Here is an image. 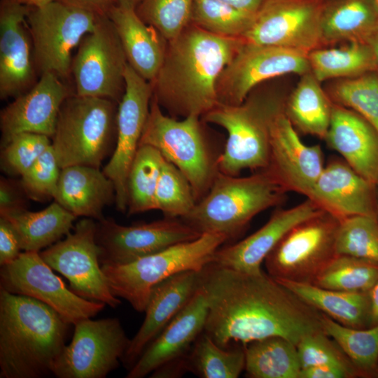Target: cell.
I'll return each instance as SVG.
<instances>
[{
	"mask_svg": "<svg viewBox=\"0 0 378 378\" xmlns=\"http://www.w3.org/2000/svg\"><path fill=\"white\" fill-rule=\"evenodd\" d=\"M200 286L208 304L204 332L223 348L272 336L297 345L323 330L322 314L263 270L244 272L210 262L201 270Z\"/></svg>",
	"mask_w": 378,
	"mask_h": 378,
	"instance_id": "cell-1",
	"label": "cell"
},
{
	"mask_svg": "<svg viewBox=\"0 0 378 378\" xmlns=\"http://www.w3.org/2000/svg\"><path fill=\"white\" fill-rule=\"evenodd\" d=\"M244 42L242 37L214 34L190 23L167 42L151 82L153 97L171 114L203 116L219 104L220 76Z\"/></svg>",
	"mask_w": 378,
	"mask_h": 378,
	"instance_id": "cell-2",
	"label": "cell"
},
{
	"mask_svg": "<svg viewBox=\"0 0 378 378\" xmlns=\"http://www.w3.org/2000/svg\"><path fill=\"white\" fill-rule=\"evenodd\" d=\"M69 325L42 302L0 288V378L52 374Z\"/></svg>",
	"mask_w": 378,
	"mask_h": 378,
	"instance_id": "cell-3",
	"label": "cell"
},
{
	"mask_svg": "<svg viewBox=\"0 0 378 378\" xmlns=\"http://www.w3.org/2000/svg\"><path fill=\"white\" fill-rule=\"evenodd\" d=\"M287 192L267 170L239 177L218 172L209 192L181 218L200 234L237 237L260 212L284 201Z\"/></svg>",
	"mask_w": 378,
	"mask_h": 378,
	"instance_id": "cell-4",
	"label": "cell"
},
{
	"mask_svg": "<svg viewBox=\"0 0 378 378\" xmlns=\"http://www.w3.org/2000/svg\"><path fill=\"white\" fill-rule=\"evenodd\" d=\"M284 101L274 94H250L240 104H218L202 116L204 122L227 133L218 160L220 172L239 176L243 170L255 172L267 168L270 123Z\"/></svg>",
	"mask_w": 378,
	"mask_h": 378,
	"instance_id": "cell-5",
	"label": "cell"
},
{
	"mask_svg": "<svg viewBox=\"0 0 378 378\" xmlns=\"http://www.w3.org/2000/svg\"><path fill=\"white\" fill-rule=\"evenodd\" d=\"M139 145L156 148L177 167L190 182L197 202L207 194L219 172L223 148H216L208 139L200 116L181 120L167 116L153 95Z\"/></svg>",
	"mask_w": 378,
	"mask_h": 378,
	"instance_id": "cell-6",
	"label": "cell"
},
{
	"mask_svg": "<svg viewBox=\"0 0 378 378\" xmlns=\"http://www.w3.org/2000/svg\"><path fill=\"white\" fill-rule=\"evenodd\" d=\"M227 241L222 234L203 233L196 239L176 244L127 264L101 265L102 269L113 294L143 312L155 285L179 272L202 270Z\"/></svg>",
	"mask_w": 378,
	"mask_h": 378,
	"instance_id": "cell-7",
	"label": "cell"
},
{
	"mask_svg": "<svg viewBox=\"0 0 378 378\" xmlns=\"http://www.w3.org/2000/svg\"><path fill=\"white\" fill-rule=\"evenodd\" d=\"M115 102L75 93L63 102L52 136V148L61 169L71 165L99 168L116 130Z\"/></svg>",
	"mask_w": 378,
	"mask_h": 378,
	"instance_id": "cell-8",
	"label": "cell"
},
{
	"mask_svg": "<svg viewBox=\"0 0 378 378\" xmlns=\"http://www.w3.org/2000/svg\"><path fill=\"white\" fill-rule=\"evenodd\" d=\"M100 16L59 0L29 10L27 22L39 74L51 72L62 80L68 78L74 50L94 29Z\"/></svg>",
	"mask_w": 378,
	"mask_h": 378,
	"instance_id": "cell-9",
	"label": "cell"
},
{
	"mask_svg": "<svg viewBox=\"0 0 378 378\" xmlns=\"http://www.w3.org/2000/svg\"><path fill=\"white\" fill-rule=\"evenodd\" d=\"M340 221L322 211L294 225L266 257L267 274L277 281L314 284L336 255Z\"/></svg>",
	"mask_w": 378,
	"mask_h": 378,
	"instance_id": "cell-10",
	"label": "cell"
},
{
	"mask_svg": "<svg viewBox=\"0 0 378 378\" xmlns=\"http://www.w3.org/2000/svg\"><path fill=\"white\" fill-rule=\"evenodd\" d=\"M96 233L97 223L84 218L76 223L64 239L39 254L47 265L68 279L70 289L76 294L116 308L121 302L111 292L100 265Z\"/></svg>",
	"mask_w": 378,
	"mask_h": 378,
	"instance_id": "cell-11",
	"label": "cell"
},
{
	"mask_svg": "<svg viewBox=\"0 0 378 378\" xmlns=\"http://www.w3.org/2000/svg\"><path fill=\"white\" fill-rule=\"evenodd\" d=\"M127 60L117 32L106 15L85 36L73 57L75 94L119 103L125 90Z\"/></svg>",
	"mask_w": 378,
	"mask_h": 378,
	"instance_id": "cell-12",
	"label": "cell"
},
{
	"mask_svg": "<svg viewBox=\"0 0 378 378\" xmlns=\"http://www.w3.org/2000/svg\"><path fill=\"white\" fill-rule=\"evenodd\" d=\"M74 326L71 342L57 360V378H104L116 369L130 340L118 318L81 320Z\"/></svg>",
	"mask_w": 378,
	"mask_h": 378,
	"instance_id": "cell-13",
	"label": "cell"
},
{
	"mask_svg": "<svg viewBox=\"0 0 378 378\" xmlns=\"http://www.w3.org/2000/svg\"><path fill=\"white\" fill-rule=\"evenodd\" d=\"M52 270L39 252H21L1 267L0 288L42 302L70 325L94 317L104 308V303L85 299L68 288Z\"/></svg>",
	"mask_w": 378,
	"mask_h": 378,
	"instance_id": "cell-14",
	"label": "cell"
},
{
	"mask_svg": "<svg viewBox=\"0 0 378 378\" xmlns=\"http://www.w3.org/2000/svg\"><path fill=\"white\" fill-rule=\"evenodd\" d=\"M323 0H265L242 38L309 53L322 47Z\"/></svg>",
	"mask_w": 378,
	"mask_h": 378,
	"instance_id": "cell-15",
	"label": "cell"
},
{
	"mask_svg": "<svg viewBox=\"0 0 378 378\" xmlns=\"http://www.w3.org/2000/svg\"><path fill=\"white\" fill-rule=\"evenodd\" d=\"M245 41V40H244ZM308 53L245 41L217 84L219 104L238 105L260 83L286 74L310 72Z\"/></svg>",
	"mask_w": 378,
	"mask_h": 378,
	"instance_id": "cell-16",
	"label": "cell"
},
{
	"mask_svg": "<svg viewBox=\"0 0 378 378\" xmlns=\"http://www.w3.org/2000/svg\"><path fill=\"white\" fill-rule=\"evenodd\" d=\"M152 83L127 63L125 71V90L116 115L115 147L103 172L113 181L117 209H127V176L139 146L150 110Z\"/></svg>",
	"mask_w": 378,
	"mask_h": 378,
	"instance_id": "cell-17",
	"label": "cell"
},
{
	"mask_svg": "<svg viewBox=\"0 0 378 378\" xmlns=\"http://www.w3.org/2000/svg\"><path fill=\"white\" fill-rule=\"evenodd\" d=\"M178 218H164L129 226L104 218L97 223L101 265H124L201 236Z\"/></svg>",
	"mask_w": 378,
	"mask_h": 378,
	"instance_id": "cell-18",
	"label": "cell"
},
{
	"mask_svg": "<svg viewBox=\"0 0 378 378\" xmlns=\"http://www.w3.org/2000/svg\"><path fill=\"white\" fill-rule=\"evenodd\" d=\"M325 164L321 146L303 143L284 106L280 108L270 123V159L265 170L287 192L307 197Z\"/></svg>",
	"mask_w": 378,
	"mask_h": 378,
	"instance_id": "cell-19",
	"label": "cell"
},
{
	"mask_svg": "<svg viewBox=\"0 0 378 378\" xmlns=\"http://www.w3.org/2000/svg\"><path fill=\"white\" fill-rule=\"evenodd\" d=\"M28 6L3 0L0 9V98L17 97L36 83Z\"/></svg>",
	"mask_w": 378,
	"mask_h": 378,
	"instance_id": "cell-20",
	"label": "cell"
},
{
	"mask_svg": "<svg viewBox=\"0 0 378 378\" xmlns=\"http://www.w3.org/2000/svg\"><path fill=\"white\" fill-rule=\"evenodd\" d=\"M72 94L64 80L55 74H41L39 80L28 91L1 110V147L20 133H35L52 138L60 108Z\"/></svg>",
	"mask_w": 378,
	"mask_h": 378,
	"instance_id": "cell-21",
	"label": "cell"
},
{
	"mask_svg": "<svg viewBox=\"0 0 378 378\" xmlns=\"http://www.w3.org/2000/svg\"><path fill=\"white\" fill-rule=\"evenodd\" d=\"M207 312L206 298L200 286L184 308L147 346L126 377L143 378L163 366L186 365L187 355L204 331Z\"/></svg>",
	"mask_w": 378,
	"mask_h": 378,
	"instance_id": "cell-22",
	"label": "cell"
},
{
	"mask_svg": "<svg viewBox=\"0 0 378 378\" xmlns=\"http://www.w3.org/2000/svg\"><path fill=\"white\" fill-rule=\"evenodd\" d=\"M307 198L340 220L356 215L377 216L376 184L342 158H332L325 164Z\"/></svg>",
	"mask_w": 378,
	"mask_h": 378,
	"instance_id": "cell-23",
	"label": "cell"
},
{
	"mask_svg": "<svg viewBox=\"0 0 378 378\" xmlns=\"http://www.w3.org/2000/svg\"><path fill=\"white\" fill-rule=\"evenodd\" d=\"M323 211L309 198L288 209H278L267 222L251 235L219 247L212 263L244 272H259L266 257L294 225Z\"/></svg>",
	"mask_w": 378,
	"mask_h": 378,
	"instance_id": "cell-24",
	"label": "cell"
},
{
	"mask_svg": "<svg viewBox=\"0 0 378 378\" xmlns=\"http://www.w3.org/2000/svg\"><path fill=\"white\" fill-rule=\"evenodd\" d=\"M201 284V270L177 273L155 285L151 290L144 321L130 340L122 358L129 370L147 346L188 304Z\"/></svg>",
	"mask_w": 378,
	"mask_h": 378,
	"instance_id": "cell-25",
	"label": "cell"
},
{
	"mask_svg": "<svg viewBox=\"0 0 378 378\" xmlns=\"http://www.w3.org/2000/svg\"><path fill=\"white\" fill-rule=\"evenodd\" d=\"M324 140L360 175L378 183V132L361 115L333 103Z\"/></svg>",
	"mask_w": 378,
	"mask_h": 378,
	"instance_id": "cell-26",
	"label": "cell"
},
{
	"mask_svg": "<svg viewBox=\"0 0 378 378\" xmlns=\"http://www.w3.org/2000/svg\"><path fill=\"white\" fill-rule=\"evenodd\" d=\"M106 15L117 32L127 63L139 75L153 82L164 58L167 46L164 38L140 18L136 9L115 4Z\"/></svg>",
	"mask_w": 378,
	"mask_h": 378,
	"instance_id": "cell-27",
	"label": "cell"
},
{
	"mask_svg": "<svg viewBox=\"0 0 378 378\" xmlns=\"http://www.w3.org/2000/svg\"><path fill=\"white\" fill-rule=\"evenodd\" d=\"M113 181L99 168L71 165L61 169L54 200L75 216L101 220L104 208L115 201Z\"/></svg>",
	"mask_w": 378,
	"mask_h": 378,
	"instance_id": "cell-28",
	"label": "cell"
},
{
	"mask_svg": "<svg viewBox=\"0 0 378 378\" xmlns=\"http://www.w3.org/2000/svg\"><path fill=\"white\" fill-rule=\"evenodd\" d=\"M321 42L366 43L378 27L376 0H323Z\"/></svg>",
	"mask_w": 378,
	"mask_h": 378,
	"instance_id": "cell-29",
	"label": "cell"
},
{
	"mask_svg": "<svg viewBox=\"0 0 378 378\" xmlns=\"http://www.w3.org/2000/svg\"><path fill=\"white\" fill-rule=\"evenodd\" d=\"M278 281L306 304L343 326L354 328L371 326L370 293L331 290L309 283Z\"/></svg>",
	"mask_w": 378,
	"mask_h": 378,
	"instance_id": "cell-30",
	"label": "cell"
},
{
	"mask_svg": "<svg viewBox=\"0 0 378 378\" xmlns=\"http://www.w3.org/2000/svg\"><path fill=\"white\" fill-rule=\"evenodd\" d=\"M15 229L24 251L40 252L74 228L77 218L57 202L38 211L27 209L0 214Z\"/></svg>",
	"mask_w": 378,
	"mask_h": 378,
	"instance_id": "cell-31",
	"label": "cell"
},
{
	"mask_svg": "<svg viewBox=\"0 0 378 378\" xmlns=\"http://www.w3.org/2000/svg\"><path fill=\"white\" fill-rule=\"evenodd\" d=\"M333 102L311 73L300 76L290 94L285 99L284 111L297 132L325 139Z\"/></svg>",
	"mask_w": 378,
	"mask_h": 378,
	"instance_id": "cell-32",
	"label": "cell"
},
{
	"mask_svg": "<svg viewBox=\"0 0 378 378\" xmlns=\"http://www.w3.org/2000/svg\"><path fill=\"white\" fill-rule=\"evenodd\" d=\"M310 72L320 82L353 78L377 72L374 53L366 43L349 42L339 48H318L308 55Z\"/></svg>",
	"mask_w": 378,
	"mask_h": 378,
	"instance_id": "cell-33",
	"label": "cell"
},
{
	"mask_svg": "<svg viewBox=\"0 0 378 378\" xmlns=\"http://www.w3.org/2000/svg\"><path fill=\"white\" fill-rule=\"evenodd\" d=\"M246 375L251 378H300L296 344L280 336L254 340L244 346Z\"/></svg>",
	"mask_w": 378,
	"mask_h": 378,
	"instance_id": "cell-34",
	"label": "cell"
},
{
	"mask_svg": "<svg viewBox=\"0 0 378 378\" xmlns=\"http://www.w3.org/2000/svg\"><path fill=\"white\" fill-rule=\"evenodd\" d=\"M186 367L202 378H237L245 368L244 347L237 343L223 348L203 331L186 356Z\"/></svg>",
	"mask_w": 378,
	"mask_h": 378,
	"instance_id": "cell-35",
	"label": "cell"
},
{
	"mask_svg": "<svg viewBox=\"0 0 378 378\" xmlns=\"http://www.w3.org/2000/svg\"><path fill=\"white\" fill-rule=\"evenodd\" d=\"M163 161L156 148L139 146L127 176L128 215L155 209V194Z\"/></svg>",
	"mask_w": 378,
	"mask_h": 378,
	"instance_id": "cell-36",
	"label": "cell"
},
{
	"mask_svg": "<svg viewBox=\"0 0 378 378\" xmlns=\"http://www.w3.org/2000/svg\"><path fill=\"white\" fill-rule=\"evenodd\" d=\"M321 322L323 331L337 343L360 374L372 373L377 370L378 324L354 328L343 326L323 314Z\"/></svg>",
	"mask_w": 378,
	"mask_h": 378,
	"instance_id": "cell-37",
	"label": "cell"
},
{
	"mask_svg": "<svg viewBox=\"0 0 378 378\" xmlns=\"http://www.w3.org/2000/svg\"><path fill=\"white\" fill-rule=\"evenodd\" d=\"M378 281V264L336 255L314 281L318 286L346 292L370 293Z\"/></svg>",
	"mask_w": 378,
	"mask_h": 378,
	"instance_id": "cell-38",
	"label": "cell"
},
{
	"mask_svg": "<svg viewBox=\"0 0 378 378\" xmlns=\"http://www.w3.org/2000/svg\"><path fill=\"white\" fill-rule=\"evenodd\" d=\"M327 93L333 103L354 111L378 132V72L340 79Z\"/></svg>",
	"mask_w": 378,
	"mask_h": 378,
	"instance_id": "cell-39",
	"label": "cell"
},
{
	"mask_svg": "<svg viewBox=\"0 0 378 378\" xmlns=\"http://www.w3.org/2000/svg\"><path fill=\"white\" fill-rule=\"evenodd\" d=\"M336 255H345L378 264V217L356 215L340 221Z\"/></svg>",
	"mask_w": 378,
	"mask_h": 378,
	"instance_id": "cell-40",
	"label": "cell"
},
{
	"mask_svg": "<svg viewBox=\"0 0 378 378\" xmlns=\"http://www.w3.org/2000/svg\"><path fill=\"white\" fill-rule=\"evenodd\" d=\"M255 15L218 0H194L190 23L214 34L242 37Z\"/></svg>",
	"mask_w": 378,
	"mask_h": 378,
	"instance_id": "cell-41",
	"label": "cell"
},
{
	"mask_svg": "<svg viewBox=\"0 0 378 378\" xmlns=\"http://www.w3.org/2000/svg\"><path fill=\"white\" fill-rule=\"evenodd\" d=\"M197 200L186 176L164 158L155 194V209L166 218H182L194 208Z\"/></svg>",
	"mask_w": 378,
	"mask_h": 378,
	"instance_id": "cell-42",
	"label": "cell"
},
{
	"mask_svg": "<svg viewBox=\"0 0 378 378\" xmlns=\"http://www.w3.org/2000/svg\"><path fill=\"white\" fill-rule=\"evenodd\" d=\"M194 0H142L136 13L169 42L191 22Z\"/></svg>",
	"mask_w": 378,
	"mask_h": 378,
	"instance_id": "cell-43",
	"label": "cell"
},
{
	"mask_svg": "<svg viewBox=\"0 0 378 378\" xmlns=\"http://www.w3.org/2000/svg\"><path fill=\"white\" fill-rule=\"evenodd\" d=\"M50 137L24 132L14 136L1 147V168L4 173L22 175L50 146Z\"/></svg>",
	"mask_w": 378,
	"mask_h": 378,
	"instance_id": "cell-44",
	"label": "cell"
},
{
	"mask_svg": "<svg viewBox=\"0 0 378 378\" xmlns=\"http://www.w3.org/2000/svg\"><path fill=\"white\" fill-rule=\"evenodd\" d=\"M61 168L50 146L21 175L20 183L28 198L43 201L55 195Z\"/></svg>",
	"mask_w": 378,
	"mask_h": 378,
	"instance_id": "cell-45",
	"label": "cell"
},
{
	"mask_svg": "<svg viewBox=\"0 0 378 378\" xmlns=\"http://www.w3.org/2000/svg\"><path fill=\"white\" fill-rule=\"evenodd\" d=\"M296 346L302 369L320 365H334L345 367L360 374L337 343L323 330L304 336Z\"/></svg>",
	"mask_w": 378,
	"mask_h": 378,
	"instance_id": "cell-46",
	"label": "cell"
},
{
	"mask_svg": "<svg viewBox=\"0 0 378 378\" xmlns=\"http://www.w3.org/2000/svg\"><path fill=\"white\" fill-rule=\"evenodd\" d=\"M25 197L20 181L1 178L0 182V214L26 209Z\"/></svg>",
	"mask_w": 378,
	"mask_h": 378,
	"instance_id": "cell-47",
	"label": "cell"
},
{
	"mask_svg": "<svg viewBox=\"0 0 378 378\" xmlns=\"http://www.w3.org/2000/svg\"><path fill=\"white\" fill-rule=\"evenodd\" d=\"M19 237L12 225L0 217V265L4 266L15 260L21 253Z\"/></svg>",
	"mask_w": 378,
	"mask_h": 378,
	"instance_id": "cell-48",
	"label": "cell"
},
{
	"mask_svg": "<svg viewBox=\"0 0 378 378\" xmlns=\"http://www.w3.org/2000/svg\"><path fill=\"white\" fill-rule=\"evenodd\" d=\"M358 375L356 371L334 365H320L302 368L300 378H349Z\"/></svg>",
	"mask_w": 378,
	"mask_h": 378,
	"instance_id": "cell-49",
	"label": "cell"
},
{
	"mask_svg": "<svg viewBox=\"0 0 378 378\" xmlns=\"http://www.w3.org/2000/svg\"><path fill=\"white\" fill-rule=\"evenodd\" d=\"M66 4L91 11L98 15H106L116 0H59Z\"/></svg>",
	"mask_w": 378,
	"mask_h": 378,
	"instance_id": "cell-50",
	"label": "cell"
},
{
	"mask_svg": "<svg viewBox=\"0 0 378 378\" xmlns=\"http://www.w3.org/2000/svg\"><path fill=\"white\" fill-rule=\"evenodd\" d=\"M244 12L255 14L265 0H218Z\"/></svg>",
	"mask_w": 378,
	"mask_h": 378,
	"instance_id": "cell-51",
	"label": "cell"
},
{
	"mask_svg": "<svg viewBox=\"0 0 378 378\" xmlns=\"http://www.w3.org/2000/svg\"><path fill=\"white\" fill-rule=\"evenodd\" d=\"M371 302V326L378 324V281L370 292Z\"/></svg>",
	"mask_w": 378,
	"mask_h": 378,
	"instance_id": "cell-52",
	"label": "cell"
},
{
	"mask_svg": "<svg viewBox=\"0 0 378 378\" xmlns=\"http://www.w3.org/2000/svg\"><path fill=\"white\" fill-rule=\"evenodd\" d=\"M366 43L370 46L374 53L378 72V27L367 41Z\"/></svg>",
	"mask_w": 378,
	"mask_h": 378,
	"instance_id": "cell-53",
	"label": "cell"
},
{
	"mask_svg": "<svg viewBox=\"0 0 378 378\" xmlns=\"http://www.w3.org/2000/svg\"><path fill=\"white\" fill-rule=\"evenodd\" d=\"M16 1L27 6H31L34 8H39V7L46 6L55 0H16Z\"/></svg>",
	"mask_w": 378,
	"mask_h": 378,
	"instance_id": "cell-54",
	"label": "cell"
},
{
	"mask_svg": "<svg viewBox=\"0 0 378 378\" xmlns=\"http://www.w3.org/2000/svg\"><path fill=\"white\" fill-rule=\"evenodd\" d=\"M142 0H116V4L128 8L136 9Z\"/></svg>",
	"mask_w": 378,
	"mask_h": 378,
	"instance_id": "cell-55",
	"label": "cell"
},
{
	"mask_svg": "<svg viewBox=\"0 0 378 378\" xmlns=\"http://www.w3.org/2000/svg\"><path fill=\"white\" fill-rule=\"evenodd\" d=\"M377 186V217H378V183L376 184Z\"/></svg>",
	"mask_w": 378,
	"mask_h": 378,
	"instance_id": "cell-56",
	"label": "cell"
},
{
	"mask_svg": "<svg viewBox=\"0 0 378 378\" xmlns=\"http://www.w3.org/2000/svg\"><path fill=\"white\" fill-rule=\"evenodd\" d=\"M376 1H377V2L378 3V0H376Z\"/></svg>",
	"mask_w": 378,
	"mask_h": 378,
	"instance_id": "cell-57",
	"label": "cell"
}]
</instances>
